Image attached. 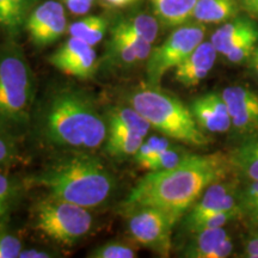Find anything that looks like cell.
<instances>
[{
	"instance_id": "f1b7e54d",
	"label": "cell",
	"mask_w": 258,
	"mask_h": 258,
	"mask_svg": "<svg viewBox=\"0 0 258 258\" xmlns=\"http://www.w3.org/2000/svg\"><path fill=\"white\" fill-rule=\"evenodd\" d=\"M0 28L10 37L17 36L24 28L18 21L10 0H0Z\"/></svg>"
},
{
	"instance_id": "4fadbf2b",
	"label": "cell",
	"mask_w": 258,
	"mask_h": 258,
	"mask_svg": "<svg viewBox=\"0 0 258 258\" xmlns=\"http://www.w3.org/2000/svg\"><path fill=\"white\" fill-rule=\"evenodd\" d=\"M191 110L200 128L211 133H225L232 127L227 105L221 95L207 93L192 102Z\"/></svg>"
},
{
	"instance_id": "484cf974",
	"label": "cell",
	"mask_w": 258,
	"mask_h": 258,
	"mask_svg": "<svg viewBox=\"0 0 258 258\" xmlns=\"http://www.w3.org/2000/svg\"><path fill=\"white\" fill-rule=\"evenodd\" d=\"M112 34L118 35V36L123 38V40L127 42L128 46L133 49L135 55L138 56L139 61H144L148 59L151 51H152V44L148 43V42L143 40L141 37H139L138 35H135L134 32L127 30V29L121 27V25L117 23H116L114 29H112Z\"/></svg>"
},
{
	"instance_id": "52a82bcc",
	"label": "cell",
	"mask_w": 258,
	"mask_h": 258,
	"mask_svg": "<svg viewBox=\"0 0 258 258\" xmlns=\"http://www.w3.org/2000/svg\"><path fill=\"white\" fill-rule=\"evenodd\" d=\"M206 29L201 24L182 25L176 29L159 47L151 51L146 63V76L150 85L158 86L170 70H175L202 43Z\"/></svg>"
},
{
	"instance_id": "6da1fadb",
	"label": "cell",
	"mask_w": 258,
	"mask_h": 258,
	"mask_svg": "<svg viewBox=\"0 0 258 258\" xmlns=\"http://www.w3.org/2000/svg\"><path fill=\"white\" fill-rule=\"evenodd\" d=\"M227 160L220 153L191 154L176 167L150 171L123 203L125 211L137 207L159 208L179 220L213 183L226 175Z\"/></svg>"
},
{
	"instance_id": "e0dca14e",
	"label": "cell",
	"mask_w": 258,
	"mask_h": 258,
	"mask_svg": "<svg viewBox=\"0 0 258 258\" xmlns=\"http://www.w3.org/2000/svg\"><path fill=\"white\" fill-rule=\"evenodd\" d=\"M199 0H152L154 12L167 27H179L192 18Z\"/></svg>"
},
{
	"instance_id": "ba28073f",
	"label": "cell",
	"mask_w": 258,
	"mask_h": 258,
	"mask_svg": "<svg viewBox=\"0 0 258 258\" xmlns=\"http://www.w3.org/2000/svg\"><path fill=\"white\" fill-rule=\"evenodd\" d=\"M128 230L135 241L160 256L167 257L171 250V233L176 224L167 213L154 207L128 209Z\"/></svg>"
},
{
	"instance_id": "2e32d148",
	"label": "cell",
	"mask_w": 258,
	"mask_h": 258,
	"mask_svg": "<svg viewBox=\"0 0 258 258\" xmlns=\"http://www.w3.org/2000/svg\"><path fill=\"white\" fill-rule=\"evenodd\" d=\"M238 11L237 0H199L192 18L200 23H222L234 18Z\"/></svg>"
},
{
	"instance_id": "7c38bea8",
	"label": "cell",
	"mask_w": 258,
	"mask_h": 258,
	"mask_svg": "<svg viewBox=\"0 0 258 258\" xmlns=\"http://www.w3.org/2000/svg\"><path fill=\"white\" fill-rule=\"evenodd\" d=\"M230 211H240L239 203L235 202L230 185L215 182L205 190L199 201L192 206L191 212L186 217L185 225L190 230L203 219L217 213Z\"/></svg>"
},
{
	"instance_id": "8992f818",
	"label": "cell",
	"mask_w": 258,
	"mask_h": 258,
	"mask_svg": "<svg viewBox=\"0 0 258 258\" xmlns=\"http://www.w3.org/2000/svg\"><path fill=\"white\" fill-rule=\"evenodd\" d=\"M34 218L38 231L66 246L85 237L93 224L88 208L49 195L35 206Z\"/></svg>"
},
{
	"instance_id": "277c9868",
	"label": "cell",
	"mask_w": 258,
	"mask_h": 258,
	"mask_svg": "<svg viewBox=\"0 0 258 258\" xmlns=\"http://www.w3.org/2000/svg\"><path fill=\"white\" fill-rule=\"evenodd\" d=\"M34 77L27 57L15 42L0 44V129L15 137L30 117Z\"/></svg>"
},
{
	"instance_id": "e575fe53",
	"label": "cell",
	"mask_w": 258,
	"mask_h": 258,
	"mask_svg": "<svg viewBox=\"0 0 258 258\" xmlns=\"http://www.w3.org/2000/svg\"><path fill=\"white\" fill-rule=\"evenodd\" d=\"M257 42L258 38H250V40L245 41L238 47H235L234 49L228 51L225 57L232 63H241L245 60H250L254 49H256Z\"/></svg>"
},
{
	"instance_id": "603a6c76",
	"label": "cell",
	"mask_w": 258,
	"mask_h": 258,
	"mask_svg": "<svg viewBox=\"0 0 258 258\" xmlns=\"http://www.w3.org/2000/svg\"><path fill=\"white\" fill-rule=\"evenodd\" d=\"M146 137L137 133L108 134L105 150L110 156L125 157L138 152Z\"/></svg>"
},
{
	"instance_id": "ee69618b",
	"label": "cell",
	"mask_w": 258,
	"mask_h": 258,
	"mask_svg": "<svg viewBox=\"0 0 258 258\" xmlns=\"http://www.w3.org/2000/svg\"><path fill=\"white\" fill-rule=\"evenodd\" d=\"M88 2H90V3H92V4H93V2H95V0H88Z\"/></svg>"
},
{
	"instance_id": "d6986e66",
	"label": "cell",
	"mask_w": 258,
	"mask_h": 258,
	"mask_svg": "<svg viewBox=\"0 0 258 258\" xmlns=\"http://www.w3.org/2000/svg\"><path fill=\"white\" fill-rule=\"evenodd\" d=\"M230 164L249 180H258V134L232 152Z\"/></svg>"
},
{
	"instance_id": "b9f144b4",
	"label": "cell",
	"mask_w": 258,
	"mask_h": 258,
	"mask_svg": "<svg viewBox=\"0 0 258 258\" xmlns=\"http://www.w3.org/2000/svg\"><path fill=\"white\" fill-rule=\"evenodd\" d=\"M104 2L108 5L114 6V8H124V6L134 4L138 0H104Z\"/></svg>"
},
{
	"instance_id": "ab89813d",
	"label": "cell",
	"mask_w": 258,
	"mask_h": 258,
	"mask_svg": "<svg viewBox=\"0 0 258 258\" xmlns=\"http://www.w3.org/2000/svg\"><path fill=\"white\" fill-rule=\"evenodd\" d=\"M53 257V254L44 250H37V249H28L22 250L21 254L18 258H49Z\"/></svg>"
},
{
	"instance_id": "7bdbcfd3",
	"label": "cell",
	"mask_w": 258,
	"mask_h": 258,
	"mask_svg": "<svg viewBox=\"0 0 258 258\" xmlns=\"http://www.w3.org/2000/svg\"><path fill=\"white\" fill-rule=\"evenodd\" d=\"M254 53L258 54V47H256V49H254Z\"/></svg>"
},
{
	"instance_id": "7a4b0ae2",
	"label": "cell",
	"mask_w": 258,
	"mask_h": 258,
	"mask_svg": "<svg viewBox=\"0 0 258 258\" xmlns=\"http://www.w3.org/2000/svg\"><path fill=\"white\" fill-rule=\"evenodd\" d=\"M44 138L57 146L95 150L104 143L108 128L91 97L80 90L54 93L42 121Z\"/></svg>"
},
{
	"instance_id": "f35d334b",
	"label": "cell",
	"mask_w": 258,
	"mask_h": 258,
	"mask_svg": "<svg viewBox=\"0 0 258 258\" xmlns=\"http://www.w3.org/2000/svg\"><path fill=\"white\" fill-rule=\"evenodd\" d=\"M245 256L249 258H258V232L246 243Z\"/></svg>"
},
{
	"instance_id": "4316f807",
	"label": "cell",
	"mask_w": 258,
	"mask_h": 258,
	"mask_svg": "<svg viewBox=\"0 0 258 258\" xmlns=\"http://www.w3.org/2000/svg\"><path fill=\"white\" fill-rule=\"evenodd\" d=\"M91 258H134L137 252L132 246L121 241H109L93 249L88 254Z\"/></svg>"
},
{
	"instance_id": "cb8c5ba5",
	"label": "cell",
	"mask_w": 258,
	"mask_h": 258,
	"mask_svg": "<svg viewBox=\"0 0 258 258\" xmlns=\"http://www.w3.org/2000/svg\"><path fill=\"white\" fill-rule=\"evenodd\" d=\"M117 24L127 29V30L134 32L139 37H141L148 43L152 44L156 41L158 30V21L153 16L146 14H139L133 17L121 19Z\"/></svg>"
},
{
	"instance_id": "f546056e",
	"label": "cell",
	"mask_w": 258,
	"mask_h": 258,
	"mask_svg": "<svg viewBox=\"0 0 258 258\" xmlns=\"http://www.w3.org/2000/svg\"><path fill=\"white\" fill-rule=\"evenodd\" d=\"M239 207L241 214L258 222V180H252L240 196Z\"/></svg>"
},
{
	"instance_id": "44dd1931",
	"label": "cell",
	"mask_w": 258,
	"mask_h": 258,
	"mask_svg": "<svg viewBox=\"0 0 258 258\" xmlns=\"http://www.w3.org/2000/svg\"><path fill=\"white\" fill-rule=\"evenodd\" d=\"M108 22L98 16H90L74 22L69 27V34L72 37L79 38L90 46L95 47L104 37Z\"/></svg>"
},
{
	"instance_id": "74e56055",
	"label": "cell",
	"mask_w": 258,
	"mask_h": 258,
	"mask_svg": "<svg viewBox=\"0 0 258 258\" xmlns=\"http://www.w3.org/2000/svg\"><path fill=\"white\" fill-rule=\"evenodd\" d=\"M232 250H233V241H232V238L230 235H227V237L219 244V246L217 247V250L214 251L212 258L228 257L232 253Z\"/></svg>"
},
{
	"instance_id": "8d00e7d4",
	"label": "cell",
	"mask_w": 258,
	"mask_h": 258,
	"mask_svg": "<svg viewBox=\"0 0 258 258\" xmlns=\"http://www.w3.org/2000/svg\"><path fill=\"white\" fill-rule=\"evenodd\" d=\"M66 8L74 15H85L91 9L92 3L88 0H61Z\"/></svg>"
},
{
	"instance_id": "9c48e42d",
	"label": "cell",
	"mask_w": 258,
	"mask_h": 258,
	"mask_svg": "<svg viewBox=\"0 0 258 258\" xmlns=\"http://www.w3.org/2000/svg\"><path fill=\"white\" fill-rule=\"evenodd\" d=\"M67 28L64 9L61 3L47 0L37 5L25 23L30 40L35 46L47 47L59 40Z\"/></svg>"
},
{
	"instance_id": "5b68a950",
	"label": "cell",
	"mask_w": 258,
	"mask_h": 258,
	"mask_svg": "<svg viewBox=\"0 0 258 258\" xmlns=\"http://www.w3.org/2000/svg\"><path fill=\"white\" fill-rule=\"evenodd\" d=\"M128 102L144 116L151 127L165 137L194 146L208 144V138L203 134L191 110L179 99L157 89V86L141 88L132 93Z\"/></svg>"
},
{
	"instance_id": "8fae6325",
	"label": "cell",
	"mask_w": 258,
	"mask_h": 258,
	"mask_svg": "<svg viewBox=\"0 0 258 258\" xmlns=\"http://www.w3.org/2000/svg\"><path fill=\"white\" fill-rule=\"evenodd\" d=\"M232 125L240 133L258 132V93L244 86H230L221 93Z\"/></svg>"
},
{
	"instance_id": "ffe728a7",
	"label": "cell",
	"mask_w": 258,
	"mask_h": 258,
	"mask_svg": "<svg viewBox=\"0 0 258 258\" xmlns=\"http://www.w3.org/2000/svg\"><path fill=\"white\" fill-rule=\"evenodd\" d=\"M224 228H213L196 232L195 238L186 249L184 256L190 258H212L219 244L227 237Z\"/></svg>"
},
{
	"instance_id": "d6a6232c",
	"label": "cell",
	"mask_w": 258,
	"mask_h": 258,
	"mask_svg": "<svg viewBox=\"0 0 258 258\" xmlns=\"http://www.w3.org/2000/svg\"><path fill=\"white\" fill-rule=\"evenodd\" d=\"M12 134L0 129V167L10 166L18 158L17 146Z\"/></svg>"
},
{
	"instance_id": "83f0119b",
	"label": "cell",
	"mask_w": 258,
	"mask_h": 258,
	"mask_svg": "<svg viewBox=\"0 0 258 258\" xmlns=\"http://www.w3.org/2000/svg\"><path fill=\"white\" fill-rule=\"evenodd\" d=\"M22 250L21 239L6 227V224L0 225V258H18Z\"/></svg>"
},
{
	"instance_id": "1f68e13d",
	"label": "cell",
	"mask_w": 258,
	"mask_h": 258,
	"mask_svg": "<svg viewBox=\"0 0 258 258\" xmlns=\"http://www.w3.org/2000/svg\"><path fill=\"white\" fill-rule=\"evenodd\" d=\"M110 47L116 60L122 64H125V66H133V64L139 62L138 56L135 55L133 49H132V48L127 44V42H125L123 38L118 36V35L112 34L110 40Z\"/></svg>"
},
{
	"instance_id": "30bf717a",
	"label": "cell",
	"mask_w": 258,
	"mask_h": 258,
	"mask_svg": "<svg viewBox=\"0 0 258 258\" xmlns=\"http://www.w3.org/2000/svg\"><path fill=\"white\" fill-rule=\"evenodd\" d=\"M49 62L64 74L88 79L96 72L97 54L92 46L71 36L55 53L51 54Z\"/></svg>"
},
{
	"instance_id": "d4e9b609",
	"label": "cell",
	"mask_w": 258,
	"mask_h": 258,
	"mask_svg": "<svg viewBox=\"0 0 258 258\" xmlns=\"http://www.w3.org/2000/svg\"><path fill=\"white\" fill-rule=\"evenodd\" d=\"M171 146V143L166 138L151 137L145 139L138 152L134 154L135 160L143 169L152 170L154 163L166 148Z\"/></svg>"
},
{
	"instance_id": "ac0fdd59",
	"label": "cell",
	"mask_w": 258,
	"mask_h": 258,
	"mask_svg": "<svg viewBox=\"0 0 258 258\" xmlns=\"http://www.w3.org/2000/svg\"><path fill=\"white\" fill-rule=\"evenodd\" d=\"M151 124L145 120L140 112H138L133 106L120 108L110 115L109 118V134L116 133H137L147 137Z\"/></svg>"
},
{
	"instance_id": "3957f363",
	"label": "cell",
	"mask_w": 258,
	"mask_h": 258,
	"mask_svg": "<svg viewBox=\"0 0 258 258\" xmlns=\"http://www.w3.org/2000/svg\"><path fill=\"white\" fill-rule=\"evenodd\" d=\"M48 195L95 208L106 202L115 189L114 176L96 158L86 154L61 159L29 179Z\"/></svg>"
},
{
	"instance_id": "5bb4252c",
	"label": "cell",
	"mask_w": 258,
	"mask_h": 258,
	"mask_svg": "<svg viewBox=\"0 0 258 258\" xmlns=\"http://www.w3.org/2000/svg\"><path fill=\"white\" fill-rule=\"evenodd\" d=\"M218 51L211 41L200 43L186 59L175 69V79L186 88L199 85L211 72Z\"/></svg>"
},
{
	"instance_id": "9a60e30c",
	"label": "cell",
	"mask_w": 258,
	"mask_h": 258,
	"mask_svg": "<svg viewBox=\"0 0 258 258\" xmlns=\"http://www.w3.org/2000/svg\"><path fill=\"white\" fill-rule=\"evenodd\" d=\"M250 38H258V28L247 18H237L227 22L215 30L211 42L219 54L226 55L243 42Z\"/></svg>"
},
{
	"instance_id": "d590c367",
	"label": "cell",
	"mask_w": 258,
	"mask_h": 258,
	"mask_svg": "<svg viewBox=\"0 0 258 258\" xmlns=\"http://www.w3.org/2000/svg\"><path fill=\"white\" fill-rule=\"evenodd\" d=\"M10 3H11L18 21L25 28L29 15L31 14L32 10L36 8L37 0H10Z\"/></svg>"
},
{
	"instance_id": "4dcf8cb0",
	"label": "cell",
	"mask_w": 258,
	"mask_h": 258,
	"mask_svg": "<svg viewBox=\"0 0 258 258\" xmlns=\"http://www.w3.org/2000/svg\"><path fill=\"white\" fill-rule=\"evenodd\" d=\"M189 154L190 153L186 152L183 148L170 146L158 157V159L156 160V163H154L153 165V169L151 171L167 170L176 167L177 165H179L182 161H184Z\"/></svg>"
},
{
	"instance_id": "7402d4cb",
	"label": "cell",
	"mask_w": 258,
	"mask_h": 258,
	"mask_svg": "<svg viewBox=\"0 0 258 258\" xmlns=\"http://www.w3.org/2000/svg\"><path fill=\"white\" fill-rule=\"evenodd\" d=\"M22 184L15 177L0 171V225L6 224L18 205Z\"/></svg>"
},
{
	"instance_id": "60d3db41",
	"label": "cell",
	"mask_w": 258,
	"mask_h": 258,
	"mask_svg": "<svg viewBox=\"0 0 258 258\" xmlns=\"http://www.w3.org/2000/svg\"><path fill=\"white\" fill-rule=\"evenodd\" d=\"M239 3L250 14L258 16V0H239Z\"/></svg>"
},
{
	"instance_id": "836d02e7",
	"label": "cell",
	"mask_w": 258,
	"mask_h": 258,
	"mask_svg": "<svg viewBox=\"0 0 258 258\" xmlns=\"http://www.w3.org/2000/svg\"><path fill=\"white\" fill-rule=\"evenodd\" d=\"M241 214V211H230V212H220L217 214H213L211 217L203 219L200 222H198L195 226L190 228L191 232H199L203 230H213V228H221L231 221L232 219Z\"/></svg>"
}]
</instances>
